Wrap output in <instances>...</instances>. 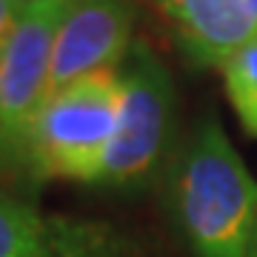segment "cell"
Listing matches in <instances>:
<instances>
[{
    "label": "cell",
    "mask_w": 257,
    "mask_h": 257,
    "mask_svg": "<svg viewBox=\"0 0 257 257\" xmlns=\"http://www.w3.org/2000/svg\"><path fill=\"white\" fill-rule=\"evenodd\" d=\"M248 257H257V229H254V237H251V248H248Z\"/></svg>",
    "instance_id": "7c38bea8"
},
{
    "label": "cell",
    "mask_w": 257,
    "mask_h": 257,
    "mask_svg": "<svg viewBox=\"0 0 257 257\" xmlns=\"http://www.w3.org/2000/svg\"><path fill=\"white\" fill-rule=\"evenodd\" d=\"M132 0H74L57 29L49 94L83 74L120 69L132 49Z\"/></svg>",
    "instance_id": "8992f818"
},
{
    "label": "cell",
    "mask_w": 257,
    "mask_h": 257,
    "mask_svg": "<svg viewBox=\"0 0 257 257\" xmlns=\"http://www.w3.org/2000/svg\"><path fill=\"white\" fill-rule=\"evenodd\" d=\"M163 183L169 214L194 257H248L257 180L214 111H206L177 143Z\"/></svg>",
    "instance_id": "6da1fadb"
},
{
    "label": "cell",
    "mask_w": 257,
    "mask_h": 257,
    "mask_svg": "<svg viewBox=\"0 0 257 257\" xmlns=\"http://www.w3.org/2000/svg\"><path fill=\"white\" fill-rule=\"evenodd\" d=\"M220 72L240 126L257 138V35L226 60Z\"/></svg>",
    "instance_id": "ba28073f"
},
{
    "label": "cell",
    "mask_w": 257,
    "mask_h": 257,
    "mask_svg": "<svg viewBox=\"0 0 257 257\" xmlns=\"http://www.w3.org/2000/svg\"><path fill=\"white\" fill-rule=\"evenodd\" d=\"M74 0H43L20 12L0 52V172L23 177L26 143L49 97L57 29Z\"/></svg>",
    "instance_id": "277c9868"
},
{
    "label": "cell",
    "mask_w": 257,
    "mask_h": 257,
    "mask_svg": "<svg viewBox=\"0 0 257 257\" xmlns=\"http://www.w3.org/2000/svg\"><path fill=\"white\" fill-rule=\"evenodd\" d=\"M12 3H15V6L23 12V9H29V6H37V3H43V0H12Z\"/></svg>",
    "instance_id": "30bf717a"
},
{
    "label": "cell",
    "mask_w": 257,
    "mask_h": 257,
    "mask_svg": "<svg viewBox=\"0 0 257 257\" xmlns=\"http://www.w3.org/2000/svg\"><path fill=\"white\" fill-rule=\"evenodd\" d=\"M248 6V15H251V20H254V29H257V0H246Z\"/></svg>",
    "instance_id": "8fae6325"
},
{
    "label": "cell",
    "mask_w": 257,
    "mask_h": 257,
    "mask_svg": "<svg viewBox=\"0 0 257 257\" xmlns=\"http://www.w3.org/2000/svg\"><path fill=\"white\" fill-rule=\"evenodd\" d=\"M18 18H20L18 6H15L12 0H0V52H3V46H6V40H9Z\"/></svg>",
    "instance_id": "9c48e42d"
},
{
    "label": "cell",
    "mask_w": 257,
    "mask_h": 257,
    "mask_svg": "<svg viewBox=\"0 0 257 257\" xmlns=\"http://www.w3.org/2000/svg\"><path fill=\"white\" fill-rule=\"evenodd\" d=\"M0 257H140V248L111 223L49 214L0 189Z\"/></svg>",
    "instance_id": "5b68a950"
},
{
    "label": "cell",
    "mask_w": 257,
    "mask_h": 257,
    "mask_svg": "<svg viewBox=\"0 0 257 257\" xmlns=\"http://www.w3.org/2000/svg\"><path fill=\"white\" fill-rule=\"evenodd\" d=\"M183 57L194 66L223 69L257 35L246 0H149Z\"/></svg>",
    "instance_id": "52a82bcc"
},
{
    "label": "cell",
    "mask_w": 257,
    "mask_h": 257,
    "mask_svg": "<svg viewBox=\"0 0 257 257\" xmlns=\"http://www.w3.org/2000/svg\"><path fill=\"white\" fill-rule=\"evenodd\" d=\"M123 80L120 69L83 74L49 94L26 143L29 183L72 180L94 186L117 132Z\"/></svg>",
    "instance_id": "7a4b0ae2"
},
{
    "label": "cell",
    "mask_w": 257,
    "mask_h": 257,
    "mask_svg": "<svg viewBox=\"0 0 257 257\" xmlns=\"http://www.w3.org/2000/svg\"><path fill=\"white\" fill-rule=\"evenodd\" d=\"M117 132L94 189L140 194L163 180L177 149V92L172 72L146 40H135L120 66Z\"/></svg>",
    "instance_id": "3957f363"
}]
</instances>
